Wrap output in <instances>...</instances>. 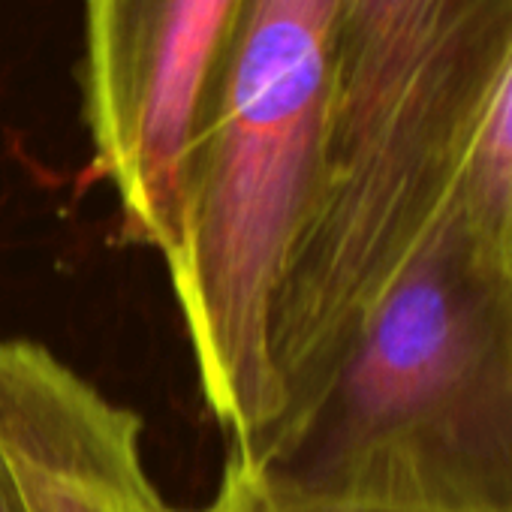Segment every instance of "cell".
<instances>
[{"instance_id":"cell-3","label":"cell","mask_w":512,"mask_h":512,"mask_svg":"<svg viewBox=\"0 0 512 512\" xmlns=\"http://www.w3.org/2000/svg\"><path fill=\"white\" fill-rule=\"evenodd\" d=\"M512 296L440 214L359 320L317 404L250 455L263 482L425 509L512 506Z\"/></svg>"},{"instance_id":"cell-4","label":"cell","mask_w":512,"mask_h":512,"mask_svg":"<svg viewBox=\"0 0 512 512\" xmlns=\"http://www.w3.org/2000/svg\"><path fill=\"white\" fill-rule=\"evenodd\" d=\"M244 0H85V121L124 235L169 266L199 106Z\"/></svg>"},{"instance_id":"cell-2","label":"cell","mask_w":512,"mask_h":512,"mask_svg":"<svg viewBox=\"0 0 512 512\" xmlns=\"http://www.w3.org/2000/svg\"><path fill=\"white\" fill-rule=\"evenodd\" d=\"M335 13L338 0H244L187 154L169 275L229 449L253 446L281 413L269 320L323 187Z\"/></svg>"},{"instance_id":"cell-5","label":"cell","mask_w":512,"mask_h":512,"mask_svg":"<svg viewBox=\"0 0 512 512\" xmlns=\"http://www.w3.org/2000/svg\"><path fill=\"white\" fill-rule=\"evenodd\" d=\"M0 458L28 512H178L148 473L142 419L34 341H0Z\"/></svg>"},{"instance_id":"cell-1","label":"cell","mask_w":512,"mask_h":512,"mask_svg":"<svg viewBox=\"0 0 512 512\" xmlns=\"http://www.w3.org/2000/svg\"><path fill=\"white\" fill-rule=\"evenodd\" d=\"M509 52L512 0H338L323 187L269 320L284 416L320 398L440 217Z\"/></svg>"},{"instance_id":"cell-7","label":"cell","mask_w":512,"mask_h":512,"mask_svg":"<svg viewBox=\"0 0 512 512\" xmlns=\"http://www.w3.org/2000/svg\"><path fill=\"white\" fill-rule=\"evenodd\" d=\"M199 512H512V506H476V509H425V506H395L371 500H344V497H317L296 494L275 485H266L241 470L223 473L214 497Z\"/></svg>"},{"instance_id":"cell-8","label":"cell","mask_w":512,"mask_h":512,"mask_svg":"<svg viewBox=\"0 0 512 512\" xmlns=\"http://www.w3.org/2000/svg\"><path fill=\"white\" fill-rule=\"evenodd\" d=\"M0 512H28V506L19 494V485L4 458H0Z\"/></svg>"},{"instance_id":"cell-6","label":"cell","mask_w":512,"mask_h":512,"mask_svg":"<svg viewBox=\"0 0 512 512\" xmlns=\"http://www.w3.org/2000/svg\"><path fill=\"white\" fill-rule=\"evenodd\" d=\"M443 211L482 272L512 296V52L461 148Z\"/></svg>"}]
</instances>
